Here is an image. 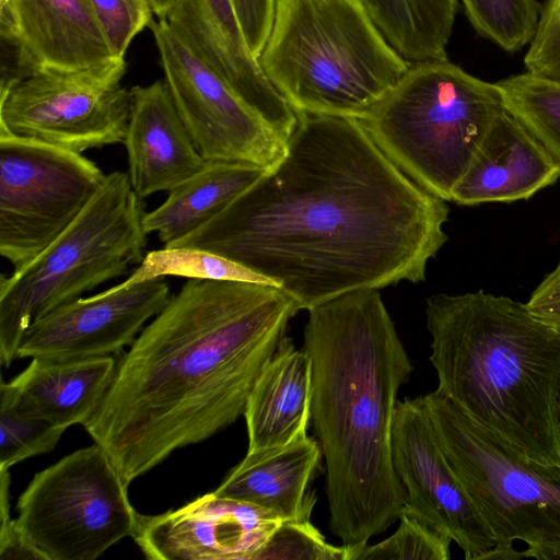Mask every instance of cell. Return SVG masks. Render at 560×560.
<instances>
[{
    "instance_id": "cell-1",
    "label": "cell",
    "mask_w": 560,
    "mask_h": 560,
    "mask_svg": "<svg viewBox=\"0 0 560 560\" xmlns=\"http://www.w3.org/2000/svg\"><path fill=\"white\" fill-rule=\"evenodd\" d=\"M296 114L282 158L171 246L236 261L270 279L300 311L423 281L447 241L445 200L401 172L359 120Z\"/></svg>"
},
{
    "instance_id": "cell-2",
    "label": "cell",
    "mask_w": 560,
    "mask_h": 560,
    "mask_svg": "<svg viewBox=\"0 0 560 560\" xmlns=\"http://www.w3.org/2000/svg\"><path fill=\"white\" fill-rule=\"evenodd\" d=\"M299 311L273 285L187 279L117 362L84 429L130 485L244 415Z\"/></svg>"
},
{
    "instance_id": "cell-3",
    "label": "cell",
    "mask_w": 560,
    "mask_h": 560,
    "mask_svg": "<svg viewBox=\"0 0 560 560\" xmlns=\"http://www.w3.org/2000/svg\"><path fill=\"white\" fill-rule=\"evenodd\" d=\"M307 312L311 422L325 458L329 528L358 547L395 523L405 504L392 435L398 392L413 365L378 290Z\"/></svg>"
},
{
    "instance_id": "cell-4",
    "label": "cell",
    "mask_w": 560,
    "mask_h": 560,
    "mask_svg": "<svg viewBox=\"0 0 560 560\" xmlns=\"http://www.w3.org/2000/svg\"><path fill=\"white\" fill-rule=\"evenodd\" d=\"M436 389L522 457L560 466V334L482 290L427 299Z\"/></svg>"
},
{
    "instance_id": "cell-5",
    "label": "cell",
    "mask_w": 560,
    "mask_h": 560,
    "mask_svg": "<svg viewBox=\"0 0 560 560\" xmlns=\"http://www.w3.org/2000/svg\"><path fill=\"white\" fill-rule=\"evenodd\" d=\"M259 65L295 113L362 120L411 66L360 0H276Z\"/></svg>"
},
{
    "instance_id": "cell-6",
    "label": "cell",
    "mask_w": 560,
    "mask_h": 560,
    "mask_svg": "<svg viewBox=\"0 0 560 560\" xmlns=\"http://www.w3.org/2000/svg\"><path fill=\"white\" fill-rule=\"evenodd\" d=\"M502 110L495 83L444 59L411 63L359 121L401 172L448 201Z\"/></svg>"
},
{
    "instance_id": "cell-7",
    "label": "cell",
    "mask_w": 560,
    "mask_h": 560,
    "mask_svg": "<svg viewBox=\"0 0 560 560\" xmlns=\"http://www.w3.org/2000/svg\"><path fill=\"white\" fill-rule=\"evenodd\" d=\"M144 213L128 173L106 174L62 234L23 268L1 277V364L10 366L18 359L21 341L35 322L142 261Z\"/></svg>"
},
{
    "instance_id": "cell-8",
    "label": "cell",
    "mask_w": 560,
    "mask_h": 560,
    "mask_svg": "<svg viewBox=\"0 0 560 560\" xmlns=\"http://www.w3.org/2000/svg\"><path fill=\"white\" fill-rule=\"evenodd\" d=\"M494 547L483 559H560V466L522 457L438 389L419 396Z\"/></svg>"
},
{
    "instance_id": "cell-9",
    "label": "cell",
    "mask_w": 560,
    "mask_h": 560,
    "mask_svg": "<svg viewBox=\"0 0 560 560\" xmlns=\"http://www.w3.org/2000/svg\"><path fill=\"white\" fill-rule=\"evenodd\" d=\"M128 487L94 443L34 475L19 498L16 526L40 560H95L136 530Z\"/></svg>"
},
{
    "instance_id": "cell-10",
    "label": "cell",
    "mask_w": 560,
    "mask_h": 560,
    "mask_svg": "<svg viewBox=\"0 0 560 560\" xmlns=\"http://www.w3.org/2000/svg\"><path fill=\"white\" fill-rule=\"evenodd\" d=\"M125 58L48 68L1 84L0 133L82 153L124 142L131 110Z\"/></svg>"
},
{
    "instance_id": "cell-11",
    "label": "cell",
    "mask_w": 560,
    "mask_h": 560,
    "mask_svg": "<svg viewBox=\"0 0 560 560\" xmlns=\"http://www.w3.org/2000/svg\"><path fill=\"white\" fill-rule=\"evenodd\" d=\"M106 174L82 153L0 133V254L14 270L81 214Z\"/></svg>"
},
{
    "instance_id": "cell-12",
    "label": "cell",
    "mask_w": 560,
    "mask_h": 560,
    "mask_svg": "<svg viewBox=\"0 0 560 560\" xmlns=\"http://www.w3.org/2000/svg\"><path fill=\"white\" fill-rule=\"evenodd\" d=\"M152 31L176 108L206 161L241 162L270 168L291 136L255 109L208 65L166 20Z\"/></svg>"
},
{
    "instance_id": "cell-13",
    "label": "cell",
    "mask_w": 560,
    "mask_h": 560,
    "mask_svg": "<svg viewBox=\"0 0 560 560\" xmlns=\"http://www.w3.org/2000/svg\"><path fill=\"white\" fill-rule=\"evenodd\" d=\"M392 452L406 489L404 505L450 536L466 560L483 559L494 541L452 470L420 397L398 400Z\"/></svg>"
},
{
    "instance_id": "cell-14",
    "label": "cell",
    "mask_w": 560,
    "mask_h": 560,
    "mask_svg": "<svg viewBox=\"0 0 560 560\" xmlns=\"http://www.w3.org/2000/svg\"><path fill=\"white\" fill-rule=\"evenodd\" d=\"M164 278L121 283L51 311L25 332L18 359L71 360L107 357L131 346L143 325L171 299Z\"/></svg>"
},
{
    "instance_id": "cell-15",
    "label": "cell",
    "mask_w": 560,
    "mask_h": 560,
    "mask_svg": "<svg viewBox=\"0 0 560 560\" xmlns=\"http://www.w3.org/2000/svg\"><path fill=\"white\" fill-rule=\"evenodd\" d=\"M280 522L262 508L211 492L177 510L139 514L132 538L151 560H258Z\"/></svg>"
},
{
    "instance_id": "cell-16",
    "label": "cell",
    "mask_w": 560,
    "mask_h": 560,
    "mask_svg": "<svg viewBox=\"0 0 560 560\" xmlns=\"http://www.w3.org/2000/svg\"><path fill=\"white\" fill-rule=\"evenodd\" d=\"M0 35L15 66L1 84L115 58L89 0H0Z\"/></svg>"
},
{
    "instance_id": "cell-17",
    "label": "cell",
    "mask_w": 560,
    "mask_h": 560,
    "mask_svg": "<svg viewBox=\"0 0 560 560\" xmlns=\"http://www.w3.org/2000/svg\"><path fill=\"white\" fill-rule=\"evenodd\" d=\"M165 20L268 121L292 135L298 114L250 51L233 0H175Z\"/></svg>"
},
{
    "instance_id": "cell-18",
    "label": "cell",
    "mask_w": 560,
    "mask_h": 560,
    "mask_svg": "<svg viewBox=\"0 0 560 560\" xmlns=\"http://www.w3.org/2000/svg\"><path fill=\"white\" fill-rule=\"evenodd\" d=\"M131 110L124 144L128 176L144 199L170 191L205 164L164 80L130 90Z\"/></svg>"
},
{
    "instance_id": "cell-19",
    "label": "cell",
    "mask_w": 560,
    "mask_h": 560,
    "mask_svg": "<svg viewBox=\"0 0 560 560\" xmlns=\"http://www.w3.org/2000/svg\"><path fill=\"white\" fill-rule=\"evenodd\" d=\"M559 177L560 164L504 109L488 129L451 200L476 206L528 199Z\"/></svg>"
},
{
    "instance_id": "cell-20",
    "label": "cell",
    "mask_w": 560,
    "mask_h": 560,
    "mask_svg": "<svg viewBox=\"0 0 560 560\" xmlns=\"http://www.w3.org/2000/svg\"><path fill=\"white\" fill-rule=\"evenodd\" d=\"M116 366L113 355L71 360L35 358L13 380L1 382L0 398L67 429L84 425L104 399Z\"/></svg>"
},
{
    "instance_id": "cell-21",
    "label": "cell",
    "mask_w": 560,
    "mask_h": 560,
    "mask_svg": "<svg viewBox=\"0 0 560 560\" xmlns=\"http://www.w3.org/2000/svg\"><path fill=\"white\" fill-rule=\"evenodd\" d=\"M322 455L317 440L303 432L285 445L247 452L213 492L262 508L281 521L311 520L316 497L308 488Z\"/></svg>"
},
{
    "instance_id": "cell-22",
    "label": "cell",
    "mask_w": 560,
    "mask_h": 560,
    "mask_svg": "<svg viewBox=\"0 0 560 560\" xmlns=\"http://www.w3.org/2000/svg\"><path fill=\"white\" fill-rule=\"evenodd\" d=\"M311 400V359L285 336L262 368L246 404L247 452L279 447L306 432Z\"/></svg>"
},
{
    "instance_id": "cell-23",
    "label": "cell",
    "mask_w": 560,
    "mask_h": 560,
    "mask_svg": "<svg viewBox=\"0 0 560 560\" xmlns=\"http://www.w3.org/2000/svg\"><path fill=\"white\" fill-rule=\"evenodd\" d=\"M267 170L228 161H207L189 178L171 189L167 198L145 212L143 228L171 246L223 211Z\"/></svg>"
},
{
    "instance_id": "cell-24",
    "label": "cell",
    "mask_w": 560,
    "mask_h": 560,
    "mask_svg": "<svg viewBox=\"0 0 560 560\" xmlns=\"http://www.w3.org/2000/svg\"><path fill=\"white\" fill-rule=\"evenodd\" d=\"M389 45L410 63L447 59L458 0H360Z\"/></svg>"
},
{
    "instance_id": "cell-25",
    "label": "cell",
    "mask_w": 560,
    "mask_h": 560,
    "mask_svg": "<svg viewBox=\"0 0 560 560\" xmlns=\"http://www.w3.org/2000/svg\"><path fill=\"white\" fill-rule=\"evenodd\" d=\"M504 109L560 164V80L525 71L495 82Z\"/></svg>"
},
{
    "instance_id": "cell-26",
    "label": "cell",
    "mask_w": 560,
    "mask_h": 560,
    "mask_svg": "<svg viewBox=\"0 0 560 560\" xmlns=\"http://www.w3.org/2000/svg\"><path fill=\"white\" fill-rule=\"evenodd\" d=\"M167 276L277 287L267 277L224 256L205 249L179 246H163L161 249L147 253L139 267L120 283L130 285Z\"/></svg>"
},
{
    "instance_id": "cell-27",
    "label": "cell",
    "mask_w": 560,
    "mask_h": 560,
    "mask_svg": "<svg viewBox=\"0 0 560 560\" xmlns=\"http://www.w3.org/2000/svg\"><path fill=\"white\" fill-rule=\"evenodd\" d=\"M474 30L508 52L521 50L535 35L541 5L536 0H462Z\"/></svg>"
},
{
    "instance_id": "cell-28",
    "label": "cell",
    "mask_w": 560,
    "mask_h": 560,
    "mask_svg": "<svg viewBox=\"0 0 560 560\" xmlns=\"http://www.w3.org/2000/svg\"><path fill=\"white\" fill-rule=\"evenodd\" d=\"M396 532L375 545L348 548V560H448L452 538L402 506Z\"/></svg>"
},
{
    "instance_id": "cell-29",
    "label": "cell",
    "mask_w": 560,
    "mask_h": 560,
    "mask_svg": "<svg viewBox=\"0 0 560 560\" xmlns=\"http://www.w3.org/2000/svg\"><path fill=\"white\" fill-rule=\"evenodd\" d=\"M67 428L0 398V469L55 448Z\"/></svg>"
},
{
    "instance_id": "cell-30",
    "label": "cell",
    "mask_w": 560,
    "mask_h": 560,
    "mask_svg": "<svg viewBox=\"0 0 560 560\" xmlns=\"http://www.w3.org/2000/svg\"><path fill=\"white\" fill-rule=\"evenodd\" d=\"M267 559L348 560V548L328 544L311 520L281 521L258 556Z\"/></svg>"
},
{
    "instance_id": "cell-31",
    "label": "cell",
    "mask_w": 560,
    "mask_h": 560,
    "mask_svg": "<svg viewBox=\"0 0 560 560\" xmlns=\"http://www.w3.org/2000/svg\"><path fill=\"white\" fill-rule=\"evenodd\" d=\"M115 58L125 54L138 33L152 22L150 0H89Z\"/></svg>"
},
{
    "instance_id": "cell-32",
    "label": "cell",
    "mask_w": 560,
    "mask_h": 560,
    "mask_svg": "<svg viewBox=\"0 0 560 560\" xmlns=\"http://www.w3.org/2000/svg\"><path fill=\"white\" fill-rule=\"evenodd\" d=\"M526 71L560 80V0H547L524 57Z\"/></svg>"
},
{
    "instance_id": "cell-33",
    "label": "cell",
    "mask_w": 560,
    "mask_h": 560,
    "mask_svg": "<svg viewBox=\"0 0 560 560\" xmlns=\"http://www.w3.org/2000/svg\"><path fill=\"white\" fill-rule=\"evenodd\" d=\"M246 43L258 58L273 22L276 0H233Z\"/></svg>"
},
{
    "instance_id": "cell-34",
    "label": "cell",
    "mask_w": 560,
    "mask_h": 560,
    "mask_svg": "<svg viewBox=\"0 0 560 560\" xmlns=\"http://www.w3.org/2000/svg\"><path fill=\"white\" fill-rule=\"evenodd\" d=\"M9 469H0V558L1 559H38L23 539L15 520L10 517Z\"/></svg>"
},
{
    "instance_id": "cell-35",
    "label": "cell",
    "mask_w": 560,
    "mask_h": 560,
    "mask_svg": "<svg viewBox=\"0 0 560 560\" xmlns=\"http://www.w3.org/2000/svg\"><path fill=\"white\" fill-rule=\"evenodd\" d=\"M526 305L560 334V262L534 290Z\"/></svg>"
},
{
    "instance_id": "cell-36",
    "label": "cell",
    "mask_w": 560,
    "mask_h": 560,
    "mask_svg": "<svg viewBox=\"0 0 560 560\" xmlns=\"http://www.w3.org/2000/svg\"><path fill=\"white\" fill-rule=\"evenodd\" d=\"M150 3L153 13L159 16V20H165L175 0H150Z\"/></svg>"
}]
</instances>
